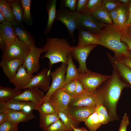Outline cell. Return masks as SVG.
<instances>
[{"mask_svg": "<svg viewBox=\"0 0 131 131\" xmlns=\"http://www.w3.org/2000/svg\"><path fill=\"white\" fill-rule=\"evenodd\" d=\"M106 84L101 90H96L102 97L108 110L110 120L117 117V103L123 90L131 87V85L125 81L114 69L111 75L105 81Z\"/></svg>", "mask_w": 131, "mask_h": 131, "instance_id": "1", "label": "cell"}, {"mask_svg": "<svg viewBox=\"0 0 131 131\" xmlns=\"http://www.w3.org/2000/svg\"><path fill=\"white\" fill-rule=\"evenodd\" d=\"M96 34L100 45L113 51L115 57L128 56V47L121 41L122 29L118 25L114 24L107 25Z\"/></svg>", "mask_w": 131, "mask_h": 131, "instance_id": "2", "label": "cell"}, {"mask_svg": "<svg viewBox=\"0 0 131 131\" xmlns=\"http://www.w3.org/2000/svg\"><path fill=\"white\" fill-rule=\"evenodd\" d=\"M43 48L46 50L43 58L49 60V72L52 65L58 62L67 65L68 55L71 53L73 46L65 39L57 38L47 37L46 41Z\"/></svg>", "mask_w": 131, "mask_h": 131, "instance_id": "3", "label": "cell"}, {"mask_svg": "<svg viewBox=\"0 0 131 131\" xmlns=\"http://www.w3.org/2000/svg\"><path fill=\"white\" fill-rule=\"evenodd\" d=\"M102 98L96 90L91 92L85 90L82 93L72 97L68 107L87 106L96 107L103 103Z\"/></svg>", "mask_w": 131, "mask_h": 131, "instance_id": "4", "label": "cell"}, {"mask_svg": "<svg viewBox=\"0 0 131 131\" xmlns=\"http://www.w3.org/2000/svg\"><path fill=\"white\" fill-rule=\"evenodd\" d=\"M110 76L92 71L88 69L86 72L80 74L77 80L82 84L86 90L93 92Z\"/></svg>", "mask_w": 131, "mask_h": 131, "instance_id": "5", "label": "cell"}, {"mask_svg": "<svg viewBox=\"0 0 131 131\" xmlns=\"http://www.w3.org/2000/svg\"><path fill=\"white\" fill-rule=\"evenodd\" d=\"M30 49V47L20 40L16 36L14 42L7 47L3 53L2 60L17 59L24 62L29 52Z\"/></svg>", "mask_w": 131, "mask_h": 131, "instance_id": "6", "label": "cell"}, {"mask_svg": "<svg viewBox=\"0 0 131 131\" xmlns=\"http://www.w3.org/2000/svg\"><path fill=\"white\" fill-rule=\"evenodd\" d=\"M110 121L105 107L100 104L97 106L94 112L84 123L90 131H96L101 125L106 124Z\"/></svg>", "mask_w": 131, "mask_h": 131, "instance_id": "7", "label": "cell"}, {"mask_svg": "<svg viewBox=\"0 0 131 131\" xmlns=\"http://www.w3.org/2000/svg\"><path fill=\"white\" fill-rule=\"evenodd\" d=\"M79 14L76 11L71 12L67 9H61L57 11L56 19L60 21L65 25L73 40L74 32L79 27Z\"/></svg>", "mask_w": 131, "mask_h": 131, "instance_id": "8", "label": "cell"}, {"mask_svg": "<svg viewBox=\"0 0 131 131\" xmlns=\"http://www.w3.org/2000/svg\"><path fill=\"white\" fill-rule=\"evenodd\" d=\"M67 65L62 63L59 67L54 71H50L49 75L52 79V82L50 88L45 95L43 99L49 98L57 90L62 88L65 85V81L66 74Z\"/></svg>", "mask_w": 131, "mask_h": 131, "instance_id": "9", "label": "cell"}, {"mask_svg": "<svg viewBox=\"0 0 131 131\" xmlns=\"http://www.w3.org/2000/svg\"><path fill=\"white\" fill-rule=\"evenodd\" d=\"M78 22L79 27L95 34L98 33L107 25L98 21L87 11L79 13Z\"/></svg>", "mask_w": 131, "mask_h": 131, "instance_id": "10", "label": "cell"}, {"mask_svg": "<svg viewBox=\"0 0 131 131\" xmlns=\"http://www.w3.org/2000/svg\"><path fill=\"white\" fill-rule=\"evenodd\" d=\"M29 53L24 62L23 65L30 75L37 72L40 67L39 60L41 53L46 52L43 48H38L35 45L30 47Z\"/></svg>", "mask_w": 131, "mask_h": 131, "instance_id": "11", "label": "cell"}, {"mask_svg": "<svg viewBox=\"0 0 131 131\" xmlns=\"http://www.w3.org/2000/svg\"><path fill=\"white\" fill-rule=\"evenodd\" d=\"M97 45L90 44L73 47L71 54L72 57L79 63V67L77 70L79 74L82 73L88 70L86 65L87 59L91 51Z\"/></svg>", "mask_w": 131, "mask_h": 131, "instance_id": "12", "label": "cell"}, {"mask_svg": "<svg viewBox=\"0 0 131 131\" xmlns=\"http://www.w3.org/2000/svg\"><path fill=\"white\" fill-rule=\"evenodd\" d=\"M0 107L11 110L30 113L36 110V105L31 101H22L13 98L0 101Z\"/></svg>", "mask_w": 131, "mask_h": 131, "instance_id": "13", "label": "cell"}, {"mask_svg": "<svg viewBox=\"0 0 131 131\" xmlns=\"http://www.w3.org/2000/svg\"><path fill=\"white\" fill-rule=\"evenodd\" d=\"M49 74V69L46 68H43L39 73L33 76L30 83L24 89L36 87L47 92L51 85V77Z\"/></svg>", "mask_w": 131, "mask_h": 131, "instance_id": "14", "label": "cell"}, {"mask_svg": "<svg viewBox=\"0 0 131 131\" xmlns=\"http://www.w3.org/2000/svg\"><path fill=\"white\" fill-rule=\"evenodd\" d=\"M72 97L66 92L62 88H60L54 92L49 98L57 112L67 108Z\"/></svg>", "mask_w": 131, "mask_h": 131, "instance_id": "15", "label": "cell"}, {"mask_svg": "<svg viewBox=\"0 0 131 131\" xmlns=\"http://www.w3.org/2000/svg\"><path fill=\"white\" fill-rule=\"evenodd\" d=\"M45 95L42 90L37 87H33L25 89L22 94L14 98L31 102L36 106L41 103Z\"/></svg>", "mask_w": 131, "mask_h": 131, "instance_id": "16", "label": "cell"}, {"mask_svg": "<svg viewBox=\"0 0 131 131\" xmlns=\"http://www.w3.org/2000/svg\"><path fill=\"white\" fill-rule=\"evenodd\" d=\"M33 75L31 76L27 72L23 65L18 69L17 73L9 82L13 84L15 88L24 89L30 83Z\"/></svg>", "mask_w": 131, "mask_h": 131, "instance_id": "17", "label": "cell"}, {"mask_svg": "<svg viewBox=\"0 0 131 131\" xmlns=\"http://www.w3.org/2000/svg\"><path fill=\"white\" fill-rule=\"evenodd\" d=\"M0 111H4L7 114L8 121L17 124L21 122H27L34 119L35 117L33 112L27 113L0 107Z\"/></svg>", "mask_w": 131, "mask_h": 131, "instance_id": "18", "label": "cell"}, {"mask_svg": "<svg viewBox=\"0 0 131 131\" xmlns=\"http://www.w3.org/2000/svg\"><path fill=\"white\" fill-rule=\"evenodd\" d=\"M23 63V60L17 59L2 60L0 63V66L2 68L5 75L10 81L15 76L18 69Z\"/></svg>", "mask_w": 131, "mask_h": 131, "instance_id": "19", "label": "cell"}, {"mask_svg": "<svg viewBox=\"0 0 131 131\" xmlns=\"http://www.w3.org/2000/svg\"><path fill=\"white\" fill-rule=\"evenodd\" d=\"M108 58L114 69L125 81L131 85V69L115 56L110 55Z\"/></svg>", "mask_w": 131, "mask_h": 131, "instance_id": "20", "label": "cell"}, {"mask_svg": "<svg viewBox=\"0 0 131 131\" xmlns=\"http://www.w3.org/2000/svg\"><path fill=\"white\" fill-rule=\"evenodd\" d=\"M12 23L15 34L20 40L29 47L35 45L32 36L22 23H18L15 20Z\"/></svg>", "mask_w": 131, "mask_h": 131, "instance_id": "21", "label": "cell"}, {"mask_svg": "<svg viewBox=\"0 0 131 131\" xmlns=\"http://www.w3.org/2000/svg\"><path fill=\"white\" fill-rule=\"evenodd\" d=\"M96 107L87 106L68 107L71 114L80 123L85 122L95 111Z\"/></svg>", "mask_w": 131, "mask_h": 131, "instance_id": "22", "label": "cell"}, {"mask_svg": "<svg viewBox=\"0 0 131 131\" xmlns=\"http://www.w3.org/2000/svg\"><path fill=\"white\" fill-rule=\"evenodd\" d=\"M0 36L6 42L7 47L13 43L16 36L12 22L6 21L0 24Z\"/></svg>", "mask_w": 131, "mask_h": 131, "instance_id": "23", "label": "cell"}, {"mask_svg": "<svg viewBox=\"0 0 131 131\" xmlns=\"http://www.w3.org/2000/svg\"><path fill=\"white\" fill-rule=\"evenodd\" d=\"M78 41L77 46L90 44L100 45L96 34L94 33L79 27L78 29Z\"/></svg>", "mask_w": 131, "mask_h": 131, "instance_id": "24", "label": "cell"}, {"mask_svg": "<svg viewBox=\"0 0 131 131\" xmlns=\"http://www.w3.org/2000/svg\"><path fill=\"white\" fill-rule=\"evenodd\" d=\"M68 108L57 112L65 126L70 131H74L72 126L75 128H78L80 123L72 116Z\"/></svg>", "mask_w": 131, "mask_h": 131, "instance_id": "25", "label": "cell"}, {"mask_svg": "<svg viewBox=\"0 0 131 131\" xmlns=\"http://www.w3.org/2000/svg\"><path fill=\"white\" fill-rule=\"evenodd\" d=\"M57 0H52L49 1L46 6L48 14V19L46 27L44 30V33L48 34L50 32L52 25L56 18Z\"/></svg>", "mask_w": 131, "mask_h": 131, "instance_id": "26", "label": "cell"}, {"mask_svg": "<svg viewBox=\"0 0 131 131\" xmlns=\"http://www.w3.org/2000/svg\"><path fill=\"white\" fill-rule=\"evenodd\" d=\"M67 65L65 84L72 81L77 80L80 75L73 62L71 53L68 55Z\"/></svg>", "mask_w": 131, "mask_h": 131, "instance_id": "27", "label": "cell"}, {"mask_svg": "<svg viewBox=\"0 0 131 131\" xmlns=\"http://www.w3.org/2000/svg\"><path fill=\"white\" fill-rule=\"evenodd\" d=\"M23 92L21 89L0 86V101L14 98Z\"/></svg>", "mask_w": 131, "mask_h": 131, "instance_id": "28", "label": "cell"}, {"mask_svg": "<svg viewBox=\"0 0 131 131\" xmlns=\"http://www.w3.org/2000/svg\"><path fill=\"white\" fill-rule=\"evenodd\" d=\"M91 13L96 19L102 23L106 25L113 24L109 13L101 5Z\"/></svg>", "mask_w": 131, "mask_h": 131, "instance_id": "29", "label": "cell"}, {"mask_svg": "<svg viewBox=\"0 0 131 131\" xmlns=\"http://www.w3.org/2000/svg\"><path fill=\"white\" fill-rule=\"evenodd\" d=\"M9 3L14 16L15 20L22 23L23 21V10L20 0H7Z\"/></svg>", "mask_w": 131, "mask_h": 131, "instance_id": "30", "label": "cell"}, {"mask_svg": "<svg viewBox=\"0 0 131 131\" xmlns=\"http://www.w3.org/2000/svg\"><path fill=\"white\" fill-rule=\"evenodd\" d=\"M60 119L57 112L49 114H40L39 126L44 130L51 124Z\"/></svg>", "mask_w": 131, "mask_h": 131, "instance_id": "31", "label": "cell"}, {"mask_svg": "<svg viewBox=\"0 0 131 131\" xmlns=\"http://www.w3.org/2000/svg\"><path fill=\"white\" fill-rule=\"evenodd\" d=\"M36 110L38 111L40 115L53 114L57 112L49 98L43 99L41 103L36 106Z\"/></svg>", "mask_w": 131, "mask_h": 131, "instance_id": "32", "label": "cell"}, {"mask_svg": "<svg viewBox=\"0 0 131 131\" xmlns=\"http://www.w3.org/2000/svg\"><path fill=\"white\" fill-rule=\"evenodd\" d=\"M129 16L128 4L121 3L117 19V25L121 29L125 27Z\"/></svg>", "mask_w": 131, "mask_h": 131, "instance_id": "33", "label": "cell"}, {"mask_svg": "<svg viewBox=\"0 0 131 131\" xmlns=\"http://www.w3.org/2000/svg\"><path fill=\"white\" fill-rule=\"evenodd\" d=\"M0 11L5 16L6 21L12 23L15 20L11 8L7 0H0Z\"/></svg>", "mask_w": 131, "mask_h": 131, "instance_id": "34", "label": "cell"}, {"mask_svg": "<svg viewBox=\"0 0 131 131\" xmlns=\"http://www.w3.org/2000/svg\"><path fill=\"white\" fill-rule=\"evenodd\" d=\"M23 10V21L28 25H32L33 20L30 13L31 0H21Z\"/></svg>", "mask_w": 131, "mask_h": 131, "instance_id": "35", "label": "cell"}, {"mask_svg": "<svg viewBox=\"0 0 131 131\" xmlns=\"http://www.w3.org/2000/svg\"><path fill=\"white\" fill-rule=\"evenodd\" d=\"M122 31L121 41L126 44L128 50L131 51V26L124 27Z\"/></svg>", "mask_w": 131, "mask_h": 131, "instance_id": "36", "label": "cell"}, {"mask_svg": "<svg viewBox=\"0 0 131 131\" xmlns=\"http://www.w3.org/2000/svg\"><path fill=\"white\" fill-rule=\"evenodd\" d=\"M121 4L118 0H103L101 6L110 12L119 7Z\"/></svg>", "mask_w": 131, "mask_h": 131, "instance_id": "37", "label": "cell"}, {"mask_svg": "<svg viewBox=\"0 0 131 131\" xmlns=\"http://www.w3.org/2000/svg\"><path fill=\"white\" fill-rule=\"evenodd\" d=\"M43 131H70L60 119L52 124Z\"/></svg>", "mask_w": 131, "mask_h": 131, "instance_id": "38", "label": "cell"}, {"mask_svg": "<svg viewBox=\"0 0 131 131\" xmlns=\"http://www.w3.org/2000/svg\"><path fill=\"white\" fill-rule=\"evenodd\" d=\"M18 125L7 121L0 125V131H19Z\"/></svg>", "mask_w": 131, "mask_h": 131, "instance_id": "39", "label": "cell"}, {"mask_svg": "<svg viewBox=\"0 0 131 131\" xmlns=\"http://www.w3.org/2000/svg\"><path fill=\"white\" fill-rule=\"evenodd\" d=\"M62 89L66 93L72 97L75 95L76 84L74 81L65 84Z\"/></svg>", "mask_w": 131, "mask_h": 131, "instance_id": "40", "label": "cell"}, {"mask_svg": "<svg viewBox=\"0 0 131 131\" xmlns=\"http://www.w3.org/2000/svg\"><path fill=\"white\" fill-rule=\"evenodd\" d=\"M102 0H88L87 4V11L91 13L101 5Z\"/></svg>", "mask_w": 131, "mask_h": 131, "instance_id": "41", "label": "cell"}, {"mask_svg": "<svg viewBox=\"0 0 131 131\" xmlns=\"http://www.w3.org/2000/svg\"><path fill=\"white\" fill-rule=\"evenodd\" d=\"M77 0H62L63 5L66 8H68L69 10L72 12L76 11Z\"/></svg>", "mask_w": 131, "mask_h": 131, "instance_id": "42", "label": "cell"}, {"mask_svg": "<svg viewBox=\"0 0 131 131\" xmlns=\"http://www.w3.org/2000/svg\"><path fill=\"white\" fill-rule=\"evenodd\" d=\"M88 0H78L76 11L81 13L87 11V6Z\"/></svg>", "mask_w": 131, "mask_h": 131, "instance_id": "43", "label": "cell"}, {"mask_svg": "<svg viewBox=\"0 0 131 131\" xmlns=\"http://www.w3.org/2000/svg\"><path fill=\"white\" fill-rule=\"evenodd\" d=\"M129 124V116L125 113L122 117L118 131H126L127 127Z\"/></svg>", "mask_w": 131, "mask_h": 131, "instance_id": "44", "label": "cell"}, {"mask_svg": "<svg viewBox=\"0 0 131 131\" xmlns=\"http://www.w3.org/2000/svg\"><path fill=\"white\" fill-rule=\"evenodd\" d=\"M120 6L112 11L109 12L113 24L116 25H117V19Z\"/></svg>", "mask_w": 131, "mask_h": 131, "instance_id": "45", "label": "cell"}, {"mask_svg": "<svg viewBox=\"0 0 131 131\" xmlns=\"http://www.w3.org/2000/svg\"><path fill=\"white\" fill-rule=\"evenodd\" d=\"M76 84V89L75 95L80 94L85 90L84 89L82 84L78 80H74Z\"/></svg>", "mask_w": 131, "mask_h": 131, "instance_id": "46", "label": "cell"}, {"mask_svg": "<svg viewBox=\"0 0 131 131\" xmlns=\"http://www.w3.org/2000/svg\"><path fill=\"white\" fill-rule=\"evenodd\" d=\"M116 57L120 61L125 64L131 69V58L128 56H122L118 57Z\"/></svg>", "mask_w": 131, "mask_h": 131, "instance_id": "47", "label": "cell"}, {"mask_svg": "<svg viewBox=\"0 0 131 131\" xmlns=\"http://www.w3.org/2000/svg\"><path fill=\"white\" fill-rule=\"evenodd\" d=\"M8 121L7 114L4 112L0 111V125Z\"/></svg>", "mask_w": 131, "mask_h": 131, "instance_id": "48", "label": "cell"}, {"mask_svg": "<svg viewBox=\"0 0 131 131\" xmlns=\"http://www.w3.org/2000/svg\"><path fill=\"white\" fill-rule=\"evenodd\" d=\"M0 47L3 53L5 52L7 47L6 42L0 36Z\"/></svg>", "mask_w": 131, "mask_h": 131, "instance_id": "49", "label": "cell"}, {"mask_svg": "<svg viewBox=\"0 0 131 131\" xmlns=\"http://www.w3.org/2000/svg\"><path fill=\"white\" fill-rule=\"evenodd\" d=\"M128 5L129 6V16L125 27L131 26V0L128 4Z\"/></svg>", "mask_w": 131, "mask_h": 131, "instance_id": "50", "label": "cell"}, {"mask_svg": "<svg viewBox=\"0 0 131 131\" xmlns=\"http://www.w3.org/2000/svg\"><path fill=\"white\" fill-rule=\"evenodd\" d=\"M74 131H87V130L84 127L75 128L72 126Z\"/></svg>", "mask_w": 131, "mask_h": 131, "instance_id": "51", "label": "cell"}, {"mask_svg": "<svg viewBox=\"0 0 131 131\" xmlns=\"http://www.w3.org/2000/svg\"><path fill=\"white\" fill-rule=\"evenodd\" d=\"M6 20L5 18L1 12L0 11V23H2L6 21Z\"/></svg>", "mask_w": 131, "mask_h": 131, "instance_id": "52", "label": "cell"}, {"mask_svg": "<svg viewBox=\"0 0 131 131\" xmlns=\"http://www.w3.org/2000/svg\"><path fill=\"white\" fill-rule=\"evenodd\" d=\"M121 3L126 4H128L131 1V0H118Z\"/></svg>", "mask_w": 131, "mask_h": 131, "instance_id": "53", "label": "cell"}, {"mask_svg": "<svg viewBox=\"0 0 131 131\" xmlns=\"http://www.w3.org/2000/svg\"><path fill=\"white\" fill-rule=\"evenodd\" d=\"M128 56L131 58V51L129 50Z\"/></svg>", "mask_w": 131, "mask_h": 131, "instance_id": "54", "label": "cell"}, {"mask_svg": "<svg viewBox=\"0 0 131 131\" xmlns=\"http://www.w3.org/2000/svg\"></svg>", "mask_w": 131, "mask_h": 131, "instance_id": "55", "label": "cell"}]
</instances>
